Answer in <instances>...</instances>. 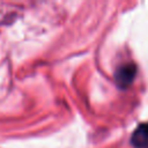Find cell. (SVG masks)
<instances>
[{"instance_id":"cell-1","label":"cell","mask_w":148,"mask_h":148,"mask_svg":"<svg viewBox=\"0 0 148 148\" xmlns=\"http://www.w3.org/2000/svg\"><path fill=\"white\" fill-rule=\"evenodd\" d=\"M131 143L134 148H148V123L140 125L133 132Z\"/></svg>"},{"instance_id":"cell-2","label":"cell","mask_w":148,"mask_h":148,"mask_svg":"<svg viewBox=\"0 0 148 148\" xmlns=\"http://www.w3.org/2000/svg\"><path fill=\"white\" fill-rule=\"evenodd\" d=\"M134 75H135V67L133 65H125L120 67L116 73L117 83L121 87H125L132 82Z\"/></svg>"}]
</instances>
